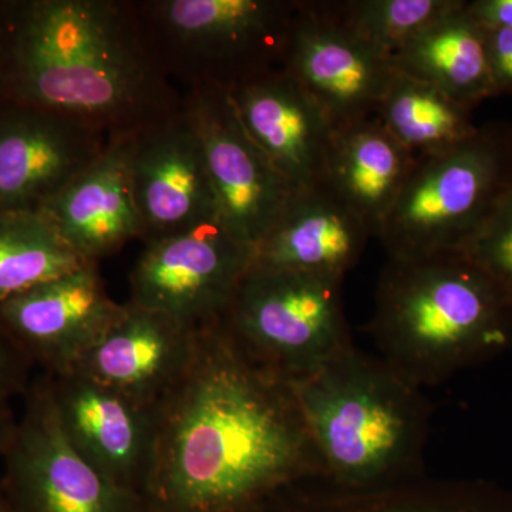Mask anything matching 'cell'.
<instances>
[{
	"instance_id": "9",
	"label": "cell",
	"mask_w": 512,
	"mask_h": 512,
	"mask_svg": "<svg viewBox=\"0 0 512 512\" xmlns=\"http://www.w3.org/2000/svg\"><path fill=\"white\" fill-rule=\"evenodd\" d=\"M254 248L220 221L148 242L130 274V302L200 328L224 318Z\"/></svg>"
},
{
	"instance_id": "8",
	"label": "cell",
	"mask_w": 512,
	"mask_h": 512,
	"mask_svg": "<svg viewBox=\"0 0 512 512\" xmlns=\"http://www.w3.org/2000/svg\"><path fill=\"white\" fill-rule=\"evenodd\" d=\"M0 488L15 512H141L140 495L111 483L72 446L60 424L50 376L32 379Z\"/></svg>"
},
{
	"instance_id": "31",
	"label": "cell",
	"mask_w": 512,
	"mask_h": 512,
	"mask_svg": "<svg viewBox=\"0 0 512 512\" xmlns=\"http://www.w3.org/2000/svg\"><path fill=\"white\" fill-rule=\"evenodd\" d=\"M0 512H15L10 507L8 500H6L5 494H3L2 488H0Z\"/></svg>"
},
{
	"instance_id": "4",
	"label": "cell",
	"mask_w": 512,
	"mask_h": 512,
	"mask_svg": "<svg viewBox=\"0 0 512 512\" xmlns=\"http://www.w3.org/2000/svg\"><path fill=\"white\" fill-rule=\"evenodd\" d=\"M291 386L323 480L333 487L384 490L409 483L419 470L430 404L383 359L352 345Z\"/></svg>"
},
{
	"instance_id": "13",
	"label": "cell",
	"mask_w": 512,
	"mask_h": 512,
	"mask_svg": "<svg viewBox=\"0 0 512 512\" xmlns=\"http://www.w3.org/2000/svg\"><path fill=\"white\" fill-rule=\"evenodd\" d=\"M285 70L336 127L369 119L392 83L390 60L350 32L329 2L298 0Z\"/></svg>"
},
{
	"instance_id": "17",
	"label": "cell",
	"mask_w": 512,
	"mask_h": 512,
	"mask_svg": "<svg viewBox=\"0 0 512 512\" xmlns=\"http://www.w3.org/2000/svg\"><path fill=\"white\" fill-rule=\"evenodd\" d=\"M200 328L128 302L116 325L73 372L153 409L190 365Z\"/></svg>"
},
{
	"instance_id": "12",
	"label": "cell",
	"mask_w": 512,
	"mask_h": 512,
	"mask_svg": "<svg viewBox=\"0 0 512 512\" xmlns=\"http://www.w3.org/2000/svg\"><path fill=\"white\" fill-rule=\"evenodd\" d=\"M130 174L144 245L218 221L204 147L184 100L131 136Z\"/></svg>"
},
{
	"instance_id": "18",
	"label": "cell",
	"mask_w": 512,
	"mask_h": 512,
	"mask_svg": "<svg viewBox=\"0 0 512 512\" xmlns=\"http://www.w3.org/2000/svg\"><path fill=\"white\" fill-rule=\"evenodd\" d=\"M131 136L109 146L72 183L40 208L84 261L99 264L143 234L130 174Z\"/></svg>"
},
{
	"instance_id": "26",
	"label": "cell",
	"mask_w": 512,
	"mask_h": 512,
	"mask_svg": "<svg viewBox=\"0 0 512 512\" xmlns=\"http://www.w3.org/2000/svg\"><path fill=\"white\" fill-rule=\"evenodd\" d=\"M412 512H512V495L481 485L409 488Z\"/></svg>"
},
{
	"instance_id": "1",
	"label": "cell",
	"mask_w": 512,
	"mask_h": 512,
	"mask_svg": "<svg viewBox=\"0 0 512 512\" xmlns=\"http://www.w3.org/2000/svg\"><path fill=\"white\" fill-rule=\"evenodd\" d=\"M141 512H255L322 464L291 382L252 360L221 320L153 409Z\"/></svg>"
},
{
	"instance_id": "7",
	"label": "cell",
	"mask_w": 512,
	"mask_h": 512,
	"mask_svg": "<svg viewBox=\"0 0 512 512\" xmlns=\"http://www.w3.org/2000/svg\"><path fill=\"white\" fill-rule=\"evenodd\" d=\"M342 282L251 266L221 322L258 365L295 382L353 345Z\"/></svg>"
},
{
	"instance_id": "14",
	"label": "cell",
	"mask_w": 512,
	"mask_h": 512,
	"mask_svg": "<svg viewBox=\"0 0 512 512\" xmlns=\"http://www.w3.org/2000/svg\"><path fill=\"white\" fill-rule=\"evenodd\" d=\"M110 140L63 114L0 104V212L39 211L99 160Z\"/></svg>"
},
{
	"instance_id": "3",
	"label": "cell",
	"mask_w": 512,
	"mask_h": 512,
	"mask_svg": "<svg viewBox=\"0 0 512 512\" xmlns=\"http://www.w3.org/2000/svg\"><path fill=\"white\" fill-rule=\"evenodd\" d=\"M369 330L384 362L421 389L508 348L512 299L464 252L389 258Z\"/></svg>"
},
{
	"instance_id": "25",
	"label": "cell",
	"mask_w": 512,
	"mask_h": 512,
	"mask_svg": "<svg viewBox=\"0 0 512 512\" xmlns=\"http://www.w3.org/2000/svg\"><path fill=\"white\" fill-rule=\"evenodd\" d=\"M463 252L512 299V187Z\"/></svg>"
},
{
	"instance_id": "2",
	"label": "cell",
	"mask_w": 512,
	"mask_h": 512,
	"mask_svg": "<svg viewBox=\"0 0 512 512\" xmlns=\"http://www.w3.org/2000/svg\"><path fill=\"white\" fill-rule=\"evenodd\" d=\"M134 0H0V104L136 134L183 106Z\"/></svg>"
},
{
	"instance_id": "20",
	"label": "cell",
	"mask_w": 512,
	"mask_h": 512,
	"mask_svg": "<svg viewBox=\"0 0 512 512\" xmlns=\"http://www.w3.org/2000/svg\"><path fill=\"white\" fill-rule=\"evenodd\" d=\"M417 158L375 116L336 127L320 183L376 237Z\"/></svg>"
},
{
	"instance_id": "6",
	"label": "cell",
	"mask_w": 512,
	"mask_h": 512,
	"mask_svg": "<svg viewBox=\"0 0 512 512\" xmlns=\"http://www.w3.org/2000/svg\"><path fill=\"white\" fill-rule=\"evenodd\" d=\"M511 187V128L480 127L453 150L416 161L376 238L390 259L463 252Z\"/></svg>"
},
{
	"instance_id": "11",
	"label": "cell",
	"mask_w": 512,
	"mask_h": 512,
	"mask_svg": "<svg viewBox=\"0 0 512 512\" xmlns=\"http://www.w3.org/2000/svg\"><path fill=\"white\" fill-rule=\"evenodd\" d=\"M126 311L107 295L99 264L50 279L0 303V332L46 375L73 372Z\"/></svg>"
},
{
	"instance_id": "23",
	"label": "cell",
	"mask_w": 512,
	"mask_h": 512,
	"mask_svg": "<svg viewBox=\"0 0 512 512\" xmlns=\"http://www.w3.org/2000/svg\"><path fill=\"white\" fill-rule=\"evenodd\" d=\"M87 264L42 212H0V303Z\"/></svg>"
},
{
	"instance_id": "5",
	"label": "cell",
	"mask_w": 512,
	"mask_h": 512,
	"mask_svg": "<svg viewBox=\"0 0 512 512\" xmlns=\"http://www.w3.org/2000/svg\"><path fill=\"white\" fill-rule=\"evenodd\" d=\"M165 76L231 93L285 69L298 0H134Z\"/></svg>"
},
{
	"instance_id": "19",
	"label": "cell",
	"mask_w": 512,
	"mask_h": 512,
	"mask_svg": "<svg viewBox=\"0 0 512 512\" xmlns=\"http://www.w3.org/2000/svg\"><path fill=\"white\" fill-rule=\"evenodd\" d=\"M372 237L365 222L322 185L302 188L256 245L252 266L343 279Z\"/></svg>"
},
{
	"instance_id": "21",
	"label": "cell",
	"mask_w": 512,
	"mask_h": 512,
	"mask_svg": "<svg viewBox=\"0 0 512 512\" xmlns=\"http://www.w3.org/2000/svg\"><path fill=\"white\" fill-rule=\"evenodd\" d=\"M390 64L394 72L429 84L470 110L495 97L485 55V28L466 0L417 33L390 57Z\"/></svg>"
},
{
	"instance_id": "30",
	"label": "cell",
	"mask_w": 512,
	"mask_h": 512,
	"mask_svg": "<svg viewBox=\"0 0 512 512\" xmlns=\"http://www.w3.org/2000/svg\"><path fill=\"white\" fill-rule=\"evenodd\" d=\"M12 400L10 397L0 394V458L12 443L16 426H18L19 416L13 409Z\"/></svg>"
},
{
	"instance_id": "24",
	"label": "cell",
	"mask_w": 512,
	"mask_h": 512,
	"mask_svg": "<svg viewBox=\"0 0 512 512\" xmlns=\"http://www.w3.org/2000/svg\"><path fill=\"white\" fill-rule=\"evenodd\" d=\"M463 0H346L329 2L336 18L359 39L390 57Z\"/></svg>"
},
{
	"instance_id": "22",
	"label": "cell",
	"mask_w": 512,
	"mask_h": 512,
	"mask_svg": "<svg viewBox=\"0 0 512 512\" xmlns=\"http://www.w3.org/2000/svg\"><path fill=\"white\" fill-rule=\"evenodd\" d=\"M473 110L429 84L394 74L375 117L414 157L439 156L476 136Z\"/></svg>"
},
{
	"instance_id": "15",
	"label": "cell",
	"mask_w": 512,
	"mask_h": 512,
	"mask_svg": "<svg viewBox=\"0 0 512 512\" xmlns=\"http://www.w3.org/2000/svg\"><path fill=\"white\" fill-rule=\"evenodd\" d=\"M49 376L74 450L101 476L141 498L153 440L151 409L80 372Z\"/></svg>"
},
{
	"instance_id": "10",
	"label": "cell",
	"mask_w": 512,
	"mask_h": 512,
	"mask_svg": "<svg viewBox=\"0 0 512 512\" xmlns=\"http://www.w3.org/2000/svg\"><path fill=\"white\" fill-rule=\"evenodd\" d=\"M183 96L204 147L218 221L255 249L296 190L248 136L227 92L194 89Z\"/></svg>"
},
{
	"instance_id": "27",
	"label": "cell",
	"mask_w": 512,
	"mask_h": 512,
	"mask_svg": "<svg viewBox=\"0 0 512 512\" xmlns=\"http://www.w3.org/2000/svg\"><path fill=\"white\" fill-rule=\"evenodd\" d=\"M485 55L495 97L512 94V29L485 28Z\"/></svg>"
},
{
	"instance_id": "16",
	"label": "cell",
	"mask_w": 512,
	"mask_h": 512,
	"mask_svg": "<svg viewBox=\"0 0 512 512\" xmlns=\"http://www.w3.org/2000/svg\"><path fill=\"white\" fill-rule=\"evenodd\" d=\"M228 94L248 136L295 190L320 183L336 124L291 74L279 70Z\"/></svg>"
},
{
	"instance_id": "28",
	"label": "cell",
	"mask_w": 512,
	"mask_h": 512,
	"mask_svg": "<svg viewBox=\"0 0 512 512\" xmlns=\"http://www.w3.org/2000/svg\"><path fill=\"white\" fill-rule=\"evenodd\" d=\"M30 365L0 332V394L23 396L30 382Z\"/></svg>"
},
{
	"instance_id": "29",
	"label": "cell",
	"mask_w": 512,
	"mask_h": 512,
	"mask_svg": "<svg viewBox=\"0 0 512 512\" xmlns=\"http://www.w3.org/2000/svg\"><path fill=\"white\" fill-rule=\"evenodd\" d=\"M468 9L485 28L512 29V0H473Z\"/></svg>"
}]
</instances>
